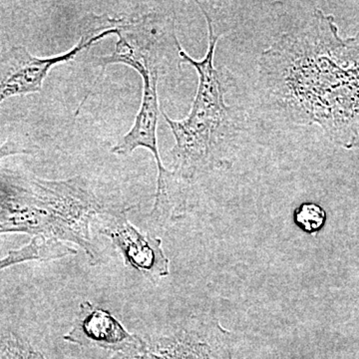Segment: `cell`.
I'll use <instances>...</instances> for the list:
<instances>
[{
  "instance_id": "cell-1",
  "label": "cell",
  "mask_w": 359,
  "mask_h": 359,
  "mask_svg": "<svg viewBox=\"0 0 359 359\" xmlns=\"http://www.w3.org/2000/svg\"><path fill=\"white\" fill-rule=\"evenodd\" d=\"M259 83L282 119L318 125L337 145L359 148V32L341 39L334 18L318 9L263 51Z\"/></svg>"
},
{
  "instance_id": "cell-2",
  "label": "cell",
  "mask_w": 359,
  "mask_h": 359,
  "mask_svg": "<svg viewBox=\"0 0 359 359\" xmlns=\"http://www.w3.org/2000/svg\"><path fill=\"white\" fill-rule=\"evenodd\" d=\"M196 4L207 22L209 44L201 60L191 57L184 48L180 52L182 65L192 66L199 77L192 108L182 120L171 119L161 110L175 138L168 170L190 191L203 175L231 166L243 129L240 112L226 102L228 79L214 65L217 44L223 33L216 29V22L205 4Z\"/></svg>"
},
{
  "instance_id": "cell-3",
  "label": "cell",
  "mask_w": 359,
  "mask_h": 359,
  "mask_svg": "<svg viewBox=\"0 0 359 359\" xmlns=\"http://www.w3.org/2000/svg\"><path fill=\"white\" fill-rule=\"evenodd\" d=\"M108 207L84 177L46 180L0 168V235L25 233L73 244L91 266H99L102 254L91 226Z\"/></svg>"
},
{
  "instance_id": "cell-4",
  "label": "cell",
  "mask_w": 359,
  "mask_h": 359,
  "mask_svg": "<svg viewBox=\"0 0 359 359\" xmlns=\"http://www.w3.org/2000/svg\"><path fill=\"white\" fill-rule=\"evenodd\" d=\"M134 70L143 80L140 108L135 117L133 126L113 146L111 153L130 156L137 149L143 148L153 155L157 166V187L151 218L160 223L167 219L183 216L189 208L191 192L164 166L158 147L157 127L161 113L158 80L160 75L142 66Z\"/></svg>"
},
{
  "instance_id": "cell-5",
  "label": "cell",
  "mask_w": 359,
  "mask_h": 359,
  "mask_svg": "<svg viewBox=\"0 0 359 359\" xmlns=\"http://www.w3.org/2000/svg\"><path fill=\"white\" fill-rule=\"evenodd\" d=\"M116 26L118 40L114 51L99 58L101 73L95 83L113 65H124L132 69L145 66L160 76L181 68L180 52L183 47L177 36L174 13L150 11L131 20L120 18Z\"/></svg>"
},
{
  "instance_id": "cell-6",
  "label": "cell",
  "mask_w": 359,
  "mask_h": 359,
  "mask_svg": "<svg viewBox=\"0 0 359 359\" xmlns=\"http://www.w3.org/2000/svg\"><path fill=\"white\" fill-rule=\"evenodd\" d=\"M142 339L140 346L105 359H233L228 334L209 318L193 316L167 334Z\"/></svg>"
},
{
  "instance_id": "cell-7",
  "label": "cell",
  "mask_w": 359,
  "mask_h": 359,
  "mask_svg": "<svg viewBox=\"0 0 359 359\" xmlns=\"http://www.w3.org/2000/svg\"><path fill=\"white\" fill-rule=\"evenodd\" d=\"M116 25L100 33H87L74 47L59 55L37 57L25 46H13L0 53V104L7 99L40 93L45 78L52 68L70 62L83 50H88L101 40L116 35Z\"/></svg>"
},
{
  "instance_id": "cell-8",
  "label": "cell",
  "mask_w": 359,
  "mask_h": 359,
  "mask_svg": "<svg viewBox=\"0 0 359 359\" xmlns=\"http://www.w3.org/2000/svg\"><path fill=\"white\" fill-rule=\"evenodd\" d=\"M131 208L108 207L97 217L99 231L110 241L127 268L151 280L170 273V262L162 247V240L143 233L130 222Z\"/></svg>"
},
{
  "instance_id": "cell-9",
  "label": "cell",
  "mask_w": 359,
  "mask_h": 359,
  "mask_svg": "<svg viewBox=\"0 0 359 359\" xmlns=\"http://www.w3.org/2000/svg\"><path fill=\"white\" fill-rule=\"evenodd\" d=\"M63 339L75 346L96 347L114 354L136 348L143 341L139 335L129 332L110 311L89 301L80 304L72 327Z\"/></svg>"
},
{
  "instance_id": "cell-10",
  "label": "cell",
  "mask_w": 359,
  "mask_h": 359,
  "mask_svg": "<svg viewBox=\"0 0 359 359\" xmlns=\"http://www.w3.org/2000/svg\"><path fill=\"white\" fill-rule=\"evenodd\" d=\"M78 250L72 245L55 240L32 238L25 247L13 250L0 259V271L28 262H52L75 256Z\"/></svg>"
},
{
  "instance_id": "cell-11",
  "label": "cell",
  "mask_w": 359,
  "mask_h": 359,
  "mask_svg": "<svg viewBox=\"0 0 359 359\" xmlns=\"http://www.w3.org/2000/svg\"><path fill=\"white\" fill-rule=\"evenodd\" d=\"M0 359H46L32 342L13 330H0Z\"/></svg>"
},
{
  "instance_id": "cell-12",
  "label": "cell",
  "mask_w": 359,
  "mask_h": 359,
  "mask_svg": "<svg viewBox=\"0 0 359 359\" xmlns=\"http://www.w3.org/2000/svg\"><path fill=\"white\" fill-rule=\"evenodd\" d=\"M327 214L320 205L304 203L295 210L294 222L306 233H316L325 226Z\"/></svg>"
},
{
  "instance_id": "cell-13",
  "label": "cell",
  "mask_w": 359,
  "mask_h": 359,
  "mask_svg": "<svg viewBox=\"0 0 359 359\" xmlns=\"http://www.w3.org/2000/svg\"><path fill=\"white\" fill-rule=\"evenodd\" d=\"M35 149L36 148L25 145L20 141L8 139L0 145V161L6 159L7 157H11V156L34 154Z\"/></svg>"
}]
</instances>
